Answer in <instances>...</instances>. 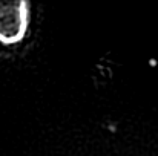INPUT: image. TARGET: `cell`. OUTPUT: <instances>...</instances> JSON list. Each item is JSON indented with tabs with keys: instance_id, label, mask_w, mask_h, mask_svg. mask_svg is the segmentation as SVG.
<instances>
[{
	"instance_id": "6da1fadb",
	"label": "cell",
	"mask_w": 158,
	"mask_h": 156,
	"mask_svg": "<svg viewBox=\"0 0 158 156\" xmlns=\"http://www.w3.org/2000/svg\"><path fill=\"white\" fill-rule=\"evenodd\" d=\"M31 22L29 3L25 0H0V45L20 43Z\"/></svg>"
}]
</instances>
